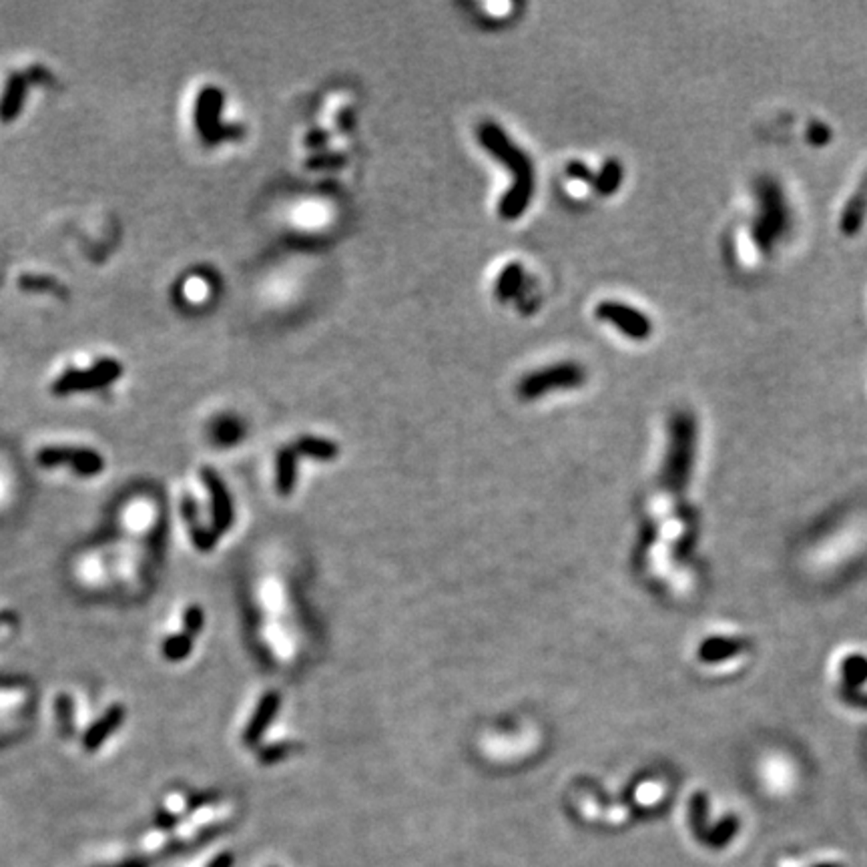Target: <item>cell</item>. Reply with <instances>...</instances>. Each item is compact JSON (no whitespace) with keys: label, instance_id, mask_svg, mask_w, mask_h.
Returning <instances> with one entry per match:
<instances>
[{"label":"cell","instance_id":"4fadbf2b","mask_svg":"<svg viewBox=\"0 0 867 867\" xmlns=\"http://www.w3.org/2000/svg\"><path fill=\"white\" fill-rule=\"evenodd\" d=\"M623 175L624 171L619 161L616 159L606 161L601 169V173H596V183H595L596 193L603 195V198H609V195L616 193V189H619L623 183Z\"/></svg>","mask_w":867,"mask_h":867},{"label":"cell","instance_id":"4316f807","mask_svg":"<svg viewBox=\"0 0 867 867\" xmlns=\"http://www.w3.org/2000/svg\"><path fill=\"white\" fill-rule=\"evenodd\" d=\"M103 867H147V863L143 860H129V862H123L119 865H103Z\"/></svg>","mask_w":867,"mask_h":867},{"label":"cell","instance_id":"8fae6325","mask_svg":"<svg viewBox=\"0 0 867 867\" xmlns=\"http://www.w3.org/2000/svg\"><path fill=\"white\" fill-rule=\"evenodd\" d=\"M296 448H283L277 454V468H275V488L281 496L291 494L296 486Z\"/></svg>","mask_w":867,"mask_h":867},{"label":"cell","instance_id":"ba28073f","mask_svg":"<svg viewBox=\"0 0 867 867\" xmlns=\"http://www.w3.org/2000/svg\"><path fill=\"white\" fill-rule=\"evenodd\" d=\"M26 87H29V78L21 73H13L6 80L5 93L0 97V121L11 123L21 115V109L24 105L26 97Z\"/></svg>","mask_w":867,"mask_h":867},{"label":"cell","instance_id":"7a4b0ae2","mask_svg":"<svg viewBox=\"0 0 867 867\" xmlns=\"http://www.w3.org/2000/svg\"><path fill=\"white\" fill-rule=\"evenodd\" d=\"M223 91L217 87H205L198 97L195 105V127L205 145H217L219 141L239 139L244 135L241 125H223L221 123V109H223Z\"/></svg>","mask_w":867,"mask_h":867},{"label":"cell","instance_id":"44dd1931","mask_svg":"<svg viewBox=\"0 0 867 867\" xmlns=\"http://www.w3.org/2000/svg\"><path fill=\"white\" fill-rule=\"evenodd\" d=\"M21 285L29 291H57L62 296V288L55 281L49 280V277H37V275H24L21 277Z\"/></svg>","mask_w":867,"mask_h":867},{"label":"cell","instance_id":"e0dca14e","mask_svg":"<svg viewBox=\"0 0 867 867\" xmlns=\"http://www.w3.org/2000/svg\"><path fill=\"white\" fill-rule=\"evenodd\" d=\"M70 454H73L70 446H44L37 454V462L42 468L65 466V464L70 462Z\"/></svg>","mask_w":867,"mask_h":867},{"label":"cell","instance_id":"d4e9b609","mask_svg":"<svg viewBox=\"0 0 867 867\" xmlns=\"http://www.w3.org/2000/svg\"><path fill=\"white\" fill-rule=\"evenodd\" d=\"M327 141H329V133H327V131H321V129L309 131L308 137H306L308 147H324Z\"/></svg>","mask_w":867,"mask_h":867},{"label":"cell","instance_id":"5bb4252c","mask_svg":"<svg viewBox=\"0 0 867 867\" xmlns=\"http://www.w3.org/2000/svg\"><path fill=\"white\" fill-rule=\"evenodd\" d=\"M522 280H524V270H522L521 263L506 265L503 273H500L498 281H496V296L500 300L514 298V293L521 290Z\"/></svg>","mask_w":867,"mask_h":867},{"label":"cell","instance_id":"ffe728a7","mask_svg":"<svg viewBox=\"0 0 867 867\" xmlns=\"http://www.w3.org/2000/svg\"><path fill=\"white\" fill-rule=\"evenodd\" d=\"M203 624H205V616H203L201 606H198V604L187 606V611L183 614L185 632L191 634V637L195 639V634H199L203 631Z\"/></svg>","mask_w":867,"mask_h":867},{"label":"cell","instance_id":"2e32d148","mask_svg":"<svg viewBox=\"0 0 867 867\" xmlns=\"http://www.w3.org/2000/svg\"><path fill=\"white\" fill-rule=\"evenodd\" d=\"M191 650H193V637L187 632L171 634V637L163 642V657L167 660H171V663H179V660L187 659L191 655Z\"/></svg>","mask_w":867,"mask_h":867},{"label":"cell","instance_id":"277c9868","mask_svg":"<svg viewBox=\"0 0 867 867\" xmlns=\"http://www.w3.org/2000/svg\"><path fill=\"white\" fill-rule=\"evenodd\" d=\"M123 375V365L117 360H101L88 370L69 368L52 383V394L69 396L73 392H91L109 386Z\"/></svg>","mask_w":867,"mask_h":867},{"label":"cell","instance_id":"52a82bcc","mask_svg":"<svg viewBox=\"0 0 867 867\" xmlns=\"http://www.w3.org/2000/svg\"><path fill=\"white\" fill-rule=\"evenodd\" d=\"M280 703H281V696L277 695L275 691H270V693H265L262 696V701H259L254 717H252V721H249V725L244 733V743L247 747L257 745V741L262 739L265 729L270 727V723L273 721V717L277 715Z\"/></svg>","mask_w":867,"mask_h":867},{"label":"cell","instance_id":"cb8c5ba5","mask_svg":"<svg viewBox=\"0 0 867 867\" xmlns=\"http://www.w3.org/2000/svg\"><path fill=\"white\" fill-rule=\"evenodd\" d=\"M235 857L231 852H221L209 857V862H205L201 867H234Z\"/></svg>","mask_w":867,"mask_h":867},{"label":"cell","instance_id":"7402d4cb","mask_svg":"<svg viewBox=\"0 0 867 867\" xmlns=\"http://www.w3.org/2000/svg\"><path fill=\"white\" fill-rule=\"evenodd\" d=\"M567 173H568L570 179H575V181L586 183L591 187H595V183H596V175L585 163H580V161H572V163H568Z\"/></svg>","mask_w":867,"mask_h":867},{"label":"cell","instance_id":"6da1fadb","mask_svg":"<svg viewBox=\"0 0 867 867\" xmlns=\"http://www.w3.org/2000/svg\"><path fill=\"white\" fill-rule=\"evenodd\" d=\"M476 137L480 145L484 147L490 155L503 161L504 167L512 173L514 181L508 193L500 199L498 213L503 219H518L529 208L534 193V167L532 161L526 157L514 143L508 139L504 129L493 121H484L478 125Z\"/></svg>","mask_w":867,"mask_h":867},{"label":"cell","instance_id":"7c38bea8","mask_svg":"<svg viewBox=\"0 0 867 867\" xmlns=\"http://www.w3.org/2000/svg\"><path fill=\"white\" fill-rule=\"evenodd\" d=\"M69 464L78 476H97L105 468L103 456L91 448H73Z\"/></svg>","mask_w":867,"mask_h":867},{"label":"cell","instance_id":"8992f818","mask_svg":"<svg viewBox=\"0 0 867 867\" xmlns=\"http://www.w3.org/2000/svg\"><path fill=\"white\" fill-rule=\"evenodd\" d=\"M201 476L211 496V518H213L211 529L219 536L223 532H227L231 529V524H234V503H231L226 482L221 480V476L216 470L203 468Z\"/></svg>","mask_w":867,"mask_h":867},{"label":"cell","instance_id":"83f0119b","mask_svg":"<svg viewBox=\"0 0 867 867\" xmlns=\"http://www.w3.org/2000/svg\"><path fill=\"white\" fill-rule=\"evenodd\" d=\"M0 621H3V616H0Z\"/></svg>","mask_w":867,"mask_h":867},{"label":"cell","instance_id":"ac0fdd59","mask_svg":"<svg viewBox=\"0 0 867 867\" xmlns=\"http://www.w3.org/2000/svg\"><path fill=\"white\" fill-rule=\"evenodd\" d=\"M213 432H216V438H217L219 444H234L235 440H239L241 428H239L237 420L221 418L219 422H216V428H213Z\"/></svg>","mask_w":867,"mask_h":867},{"label":"cell","instance_id":"9c48e42d","mask_svg":"<svg viewBox=\"0 0 867 867\" xmlns=\"http://www.w3.org/2000/svg\"><path fill=\"white\" fill-rule=\"evenodd\" d=\"M125 721V707L123 705H113V707L106 709L103 717L95 723L93 727H88L83 737V745L87 751H97L99 749L109 735H113L115 731L121 727V723Z\"/></svg>","mask_w":867,"mask_h":867},{"label":"cell","instance_id":"5b68a950","mask_svg":"<svg viewBox=\"0 0 867 867\" xmlns=\"http://www.w3.org/2000/svg\"><path fill=\"white\" fill-rule=\"evenodd\" d=\"M596 316L604 321H609V324H613L616 329H621L624 336L631 339H637V342L647 339L652 332V324L649 316L627 306V303L609 301V300L601 301L596 306Z\"/></svg>","mask_w":867,"mask_h":867},{"label":"cell","instance_id":"3957f363","mask_svg":"<svg viewBox=\"0 0 867 867\" xmlns=\"http://www.w3.org/2000/svg\"><path fill=\"white\" fill-rule=\"evenodd\" d=\"M585 380L586 372L583 365L575 362H562L526 375L521 386H518V392H521L522 398H539L554 390L578 388Z\"/></svg>","mask_w":867,"mask_h":867},{"label":"cell","instance_id":"484cf974","mask_svg":"<svg viewBox=\"0 0 867 867\" xmlns=\"http://www.w3.org/2000/svg\"><path fill=\"white\" fill-rule=\"evenodd\" d=\"M337 123L342 125V129H344V131H350V129H354V113H352L350 109H346L342 115H339Z\"/></svg>","mask_w":867,"mask_h":867},{"label":"cell","instance_id":"30bf717a","mask_svg":"<svg viewBox=\"0 0 867 867\" xmlns=\"http://www.w3.org/2000/svg\"><path fill=\"white\" fill-rule=\"evenodd\" d=\"M181 512H183V518H185L187 526H189L191 540H193V544H195V549L201 550V552H211L213 549H216L217 534H216V530H213V529H208V526H201V524H199L198 504H195V500H193L191 496H183V500H181Z\"/></svg>","mask_w":867,"mask_h":867},{"label":"cell","instance_id":"9a60e30c","mask_svg":"<svg viewBox=\"0 0 867 867\" xmlns=\"http://www.w3.org/2000/svg\"><path fill=\"white\" fill-rule=\"evenodd\" d=\"M296 452L306 454V456H309V458L329 460L337 454V446L332 444L329 440H324V438L303 436L296 442Z\"/></svg>","mask_w":867,"mask_h":867},{"label":"cell","instance_id":"603a6c76","mask_svg":"<svg viewBox=\"0 0 867 867\" xmlns=\"http://www.w3.org/2000/svg\"><path fill=\"white\" fill-rule=\"evenodd\" d=\"M288 755V745H270V747H265L259 751V761H262L263 765H273L277 761H281V759Z\"/></svg>","mask_w":867,"mask_h":867},{"label":"cell","instance_id":"d6986e66","mask_svg":"<svg viewBox=\"0 0 867 867\" xmlns=\"http://www.w3.org/2000/svg\"><path fill=\"white\" fill-rule=\"evenodd\" d=\"M347 163V157L342 153H318L306 161L308 169H339Z\"/></svg>","mask_w":867,"mask_h":867}]
</instances>
